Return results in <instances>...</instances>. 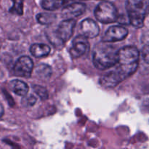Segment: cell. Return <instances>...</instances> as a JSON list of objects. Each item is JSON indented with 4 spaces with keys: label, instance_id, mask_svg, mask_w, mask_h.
I'll list each match as a JSON object with an SVG mask.
<instances>
[{
    "label": "cell",
    "instance_id": "6da1fadb",
    "mask_svg": "<svg viewBox=\"0 0 149 149\" xmlns=\"http://www.w3.org/2000/svg\"><path fill=\"white\" fill-rule=\"evenodd\" d=\"M140 53L134 46H126L118 50V59L114 69L100 79V83L106 88H113L132 76L139 63Z\"/></svg>",
    "mask_w": 149,
    "mask_h": 149
},
{
    "label": "cell",
    "instance_id": "7a4b0ae2",
    "mask_svg": "<svg viewBox=\"0 0 149 149\" xmlns=\"http://www.w3.org/2000/svg\"><path fill=\"white\" fill-rule=\"evenodd\" d=\"M118 59V50L110 42H100L93 49V61L94 65L100 70L113 67Z\"/></svg>",
    "mask_w": 149,
    "mask_h": 149
},
{
    "label": "cell",
    "instance_id": "3957f363",
    "mask_svg": "<svg viewBox=\"0 0 149 149\" xmlns=\"http://www.w3.org/2000/svg\"><path fill=\"white\" fill-rule=\"evenodd\" d=\"M126 10L129 23L135 28H141L149 13V0H127Z\"/></svg>",
    "mask_w": 149,
    "mask_h": 149
},
{
    "label": "cell",
    "instance_id": "277c9868",
    "mask_svg": "<svg viewBox=\"0 0 149 149\" xmlns=\"http://www.w3.org/2000/svg\"><path fill=\"white\" fill-rule=\"evenodd\" d=\"M95 16L98 21L103 23H113L118 19V11L111 2L104 1L96 7Z\"/></svg>",
    "mask_w": 149,
    "mask_h": 149
},
{
    "label": "cell",
    "instance_id": "5b68a950",
    "mask_svg": "<svg viewBox=\"0 0 149 149\" xmlns=\"http://www.w3.org/2000/svg\"><path fill=\"white\" fill-rule=\"evenodd\" d=\"M75 26L76 21L74 19H66L58 25L55 33L57 45H63L64 43L71 39Z\"/></svg>",
    "mask_w": 149,
    "mask_h": 149
},
{
    "label": "cell",
    "instance_id": "8992f818",
    "mask_svg": "<svg viewBox=\"0 0 149 149\" xmlns=\"http://www.w3.org/2000/svg\"><path fill=\"white\" fill-rule=\"evenodd\" d=\"M33 69V63L29 56H22L17 59L14 65V73L16 76L24 78L31 77Z\"/></svg>",
    "mask_w": 149,
    "mask_h": 149
},
{
    "label": "cell",
    "instance_id": "52a82bcc",
    "mask_svg": "<svg viewBox=\"0 0 149 149\" xmlns=\"http://www.w3.org/2000/svg\"><path fill=\"white\" fill-rule=\"evenodd\" d=\"M89 48L90 43L87 38L81 34L76 36L72 41L69 52L73 58H78L84 55L89 50Z\"/></svg>",
    "mask_w": 149,
    "mask_h": 149
},
{
    "label": "cell",
    "instance_id": "ba28073f",
    "mask_svg": "<svg viewBox=\"0 0 149 149\" xmlns=\"http://www.w3.org/2000/svg\"><path fill=\"white\" fill-rule=\"evenodd\" d=\"M128 34V30L126 28L120 26H113L109 28L104 36H103V42H115L123 40Z\"/></svg>",
    "mask_w": 149,
    "mask_h": 149
},
{
    "label": "cell",
    "instance_id": "9c48e42d",
    "mask_svg": "<svg viewBox=\"0 0 149 149\" xmlns=\"http://www.w3.org/2000/svg\"><path fill=\"white\" fill-rule=\"evenodd\" d=\"M80 31L81 35L87 39H93L99 34L100 28L95 21L87 18L83 20L80 24Z\"/></svg>",
    "mask_w": 149,
    "mask_h": 149
},
{
    "label": "cell",
    "instance_id": "30bf717a",
    "mask_svg": "<svg viewBox=\"0 0 149 149\" xmlns=\"http://www.w3.org/2000/svg\"><path fill=\"white\" fill-rule=\"evenodd\" d=\"M85 10L86 5L84 3L75 2L63 9L62 15L65 19H74L81 15Z\"/></svg>",
    "mask_w": 149,
    "mask_h": 149
},
{
    "label": "cell",
    "instance_id": "8fae6325",
    "mask_svg": "<svg viewBox=\"0 0 149 149\" xmlns=\"http://www.w3.org/2000/svg\"><path fill=\"white\" fill-rule=\"evenodd\" d=\"M10 88L13 93L21 97L26 95L29 93V87L27 84L19 79H14L10 81Z\"/></svg>",
    "mask_w": 149,
    "mask_h": 149
},
{
    "label": "cell",
    "instance_id": "7c38bea8",
    "mask_svg": "<svg viewBox=\"0 0 149 149\" xmlns=\"http://www.w3.org/2000/svg\"><path fill=\"white\" fill-rule=\"evenodd\" d=\"M30 52L36 58L47 56L50 52V47L45 44H33L30 48Z\"/></svg>",
    "mask_w": 149,
    "mask_h": 149
},
{
    "label": "cell",
    "instance_id": "4fadbf2b",
    "mask_svg": "<svg viewBox=\"0 0 149 149\" xmlns=\"http://www.w3.org/2000/svg\"><path fill=\"white\" fill-rule=\"evenodd\" d=\"M36 74L42 79H49L52 75V68L47 64H39L36 68Z\"/></svg>",
    "mask_w": 149,
    "mask_h": 149
},
{
    "label": "cell",
    "instance_id": "5bb4252c",
    "mask_svg": "<svg viewBox=\"0 0 149 149\" xmlns=\"http://www.w3.org/2000/svg\"><path fill=\"white\" fill-rule=\"evenodd\" d=\"M65 3V0H42L41 5L47 10H55L61 8Z\"/></svg>",
    "mask_w": 149,
    "mask_h": 149
},
{
    "label": "cell",
    "instance_id": "9a60e30c",
    "mask_svg": "<svg viewBox=\"0 0 149 149\" xmlns=\"http://www.w3.org/2000/svg\"><path fill=\"white\" fill-rule=\"evenodd\" d=\"M141 42L143 44L142 55L144 61L149 64V31L146 32L142 36Z\"/></svg>",
    "mask_w": 149,
    "mask_h": 149
},
{
    "label": "cell",
    "instance_id": "2e32d148",
    "mask_svg": "<svg viewBox=\"0 0 149 149\" xmlns=\"http://www.w3.org/2000/svg\"><path fill=\"white\" fill-rule=\"evenodd\" d=\"M36 19L39 23L42 25H49L53 23L56 19V16L50 13H39L36 15Z\"/></svg>",
    "mask_w": 149,
    "mask_h": 149
},
{
    "label": "cell",
    "instance_id": "e0dca14e",
    "mask_svg": "<svg viewBox=\"0 0 149 149\" xmlns=\"http://www.w3.org/2000/svg\"><path fill=\"white\" fill-rule=\"evenodd\" d=\"M13 7L10 9V13L22 15L23 13V0H12Z\"/></svg>",
    "mask_w": 149,
    "mask_h": 149
},
{
    "label": "cell",
    "instance_id": "ac0fdd59",
    "mask_svg": "<svg viewBox=\"0 0 149 149\" xmlns=\"http://www.w3.org/2000/svg\"><path fill=\"white\" fill-rule=\"evenodd\" d=\"M32 88H33L35 93H36L42 100H45L48 98V93L46 88L42 87V86L36 85V84L32 86Z\"/></svg>",
    "mask_w": 149,
    "mask_h": 149
},
{
    "label": "cell",
    "instance_id": "d6986e66",
    "mask_svg": "<svg viewBox=\"0 0 149 149\" xmlns=\"http://www.w3.org/2000/svg\"><path fill=\"white\" fill-rule=\"evenodd\" d=\"M36 102V97L33 95H29L23 96V98L22 100V104L26 107H31L33 106Z\"/></svg>",
    "mask_w": 149,
    "mask_h": 149
},
{
    "label": "cell",
    "instance_id": "ffe728a7",
    "mask_svg": "<svg viewBox=\"0 0 149 149\" xmlns=\"http://www.w3.org/2000/svg\"><path fill=\"white\" fill-rule=\"evenodd\" d=\"M4 107H3L2 104H1V103H0V118L3 116V114H4Z\"/></svg>",
    "mask_w": 149,
    "mask_h": 149
}]
</instances>
